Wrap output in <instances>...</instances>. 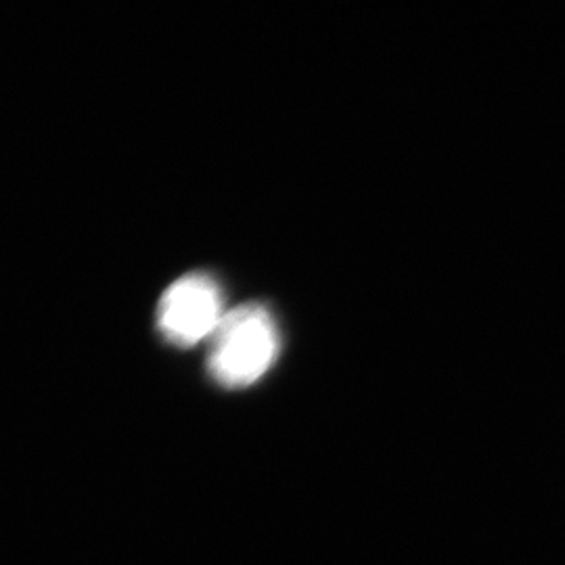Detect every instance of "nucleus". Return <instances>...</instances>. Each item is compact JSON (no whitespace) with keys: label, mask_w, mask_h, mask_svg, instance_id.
Listing matches in <instances>:
<instances>
[{"label":"nucleus","mask_w":565,"mask_h":565,"mask_svg":"<svg viewBox=\"0 0 565 565\" xmlns=\"http://www.w3.org/2000/svg\"><path fill=\"white\" fill-rule=\"evenodd\" d=\"M207 373L223 387L239 390L260 382L281 352V331L264 303L249 302L226 310L210 338Z\"/></svg>","instance_id":"nucleus-1"},{"label":"nucleus","mask_w":565,"mask_h":565,"mask_svg":"<svg viewBox=\"0 0 565 565\" xmlns=\"http://www.w3.org/2000/svg\"><path fill=\"white\" fill-rule=\"evenodd\" d=\"M224 296L207 273H191L172 282L158 303V329L177 348H193L212 338L223 323Z\"/></svg>","instance_id":"nucleus-2"}]
</instances>
